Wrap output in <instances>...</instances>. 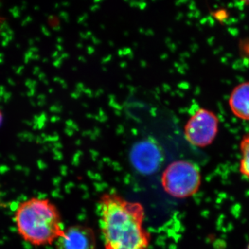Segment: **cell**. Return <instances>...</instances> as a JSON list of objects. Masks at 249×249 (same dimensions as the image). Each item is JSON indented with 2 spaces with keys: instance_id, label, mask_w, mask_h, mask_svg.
I'll return each instance as SVG.
<instances>
[{
  "instance_id": "3957f363",
  "label": "cell",
  "mask_w": 249,
  "mask_h": 249,
  "mask_svg": "<svg viewBox=\"0 0 249 249\" xmlns=\"http://www.w3.org/2000/svg\"><path fill=\"white\" fill-rule=\"evenodd\" d=\"M201 176L196 164L186 160L170 163L162 173L160 183L163 191L177 199L196 195L200 188Z\"/></svg>"
},
{
  "instance_id": "7a4b0ae2",
  "label": "cell",
  "mask_w": 249,
  "mask_h": 249,
  "mask_svg": "<svg viewBox=\"0 0 249 249\" xmlns=\"http://www.w3.org/2000/svg\"><path fill=\"white\" fill-rule=\"evenodd\" d=\"M14 219L18 234L34 247L55 244L65 229L58 207L46 198L32 197L21 202Z\"/></svg>"
},
{
  "instance_id": "8992f818",
  "label": "cell",
  "mask_w": 249,
  "mask_h": 249,
  "mask_svg": "<svg viewBox=\"0 0 249 249\" xmlns=\"http://www.w3.org/2000/svg\"><path fill=\"white\" fill-rule=\"evenodd\" d=\"M96 233L91 227L76 224L65 228L55 242V249H96Z\"/></svg>"
},
{
  "instance_id": "5b68a950",
  "label": "cell",
  "mask_w": 249,
  "mask_h": 249,
  "mask_svg": "<svg viewBox=\"0 0 249 249\" xmlns=\"http://www.w3.org/2000/svg\"><path fill=\"white\" fill-rule=\"evenodd\" d=\"M129 157L135 169L142 173L151 174L158 169L163 156L157 144L145 139L134 145Z\"/></svg>"
},
{
  "instance_id": "ba28073f",
  "label": "cell",
  "mask_w": 249,
  "mask_h": 249,
  "mask_svg": "<svg viewBox=\"0 0 249 249\" xmlns=\"http://www.w3.org/2000/svg\"><path fill=\"white\" fill-rule=\"evenodd\" d=\"M240 173L249 180V134L240 142Z\"/></svg>"
},
{
  "instance_id": "30bf717a",
  "label": "cell",
  "mask_w": 249,
  "mask_h": 249,
  "mask_svg": "<svg viewBox=\"0 0 249 249\" xmlns=\"http://www.w3.org/2000/svg\"><path fill=\"white\" fill-rule=\"evenodd\" d=\"M3 21H4V18L0 16V27H1V24H3Z\"/></svg>"
},
{
  "instance_id": "8fae6325",
  "label": "cell",
  "mask_w": 249,
  "mask_h": 249,
  "mask_svg": "<svg viewBox=\"0 0 249 249\" xmlns=\"http://www.w3.org/2000/svg\"><path fill=\"white\" fill-rule=\"evenodd\" d=\"M246 249H249V243L248 246H247V248H246Z\"/></svg>"
},
{
  "instance_id": "6da1fadb",
  "label": "cell",
  "mask_w": 249,
  "mask_h": 249,
  "mask_svg": "<svg viewBox=\"0 0 249 249\" xmlns=\"http://www.w3.org/2000/svg\"><path fill=\"white\" fill-rule=\"evenodd\" d=\"M98 208L104 249H149L152 236L144 226L142 204L106 193L100 197Z\"/></svg>"
},
{
  "instance_id": "277c9868",
  "label": "cell",
  "mask_w": 249,
  "mask_h": 249,
  "mask_svg": "<svg viewBox=\"0 0 249 249\" xmlns=\"http://www.w3.org/2000/svg\"><path fill=\"white\" fill-rule=\"evenodd\" d=\"M219 129V119L213 111L198 109L192 115L184 127V135L191 145L204 147L211 145Z\"/></svg>"
},
{
  "instance_id": "7c38bea8",
  "label": "cell",
  "mask_w": 249,
  "mask_h": 249,
  "mask_svg": "<svg viewBox=\"0 0 249 249\" xmlns=\"http://www.w3.org/2000/svg\"><path fill=\"white\" fill-rule=\"evenodd\" d=\"M247 3H248V4H249V1H248V2H247Z\"/></svg>"
},
{
  "instance_id": "9c48e42d",
  "label": "cell",
  "mask_w": 249,
  "mask_h": 249,
  "mask_svg": "<svg viewBox=\"0 0 249 249\" xmlns=\"http://www.w3.org/2000/svg\"><path fill=\"white\" fill-rule=\"evenodd\" d=\"M3 123H4V114L0 107V127L2 126Z\"/></svg>"
},
{
  "instance_id": "52a82bcc",
  "label": "cell",
  "mask_w": 249,
  "mask_h": 249,
  "mask_svg": "<svg viewBox=\"0 0 249 249\" xmlns=\"http://www.w3.org/2000/svg\"><path fill=\"white\" fill-rule=\"evenodd\" d=\"M232 114L242 120L249 121V82L234 88L229 101Z\"/></svg>"
}]
</instances>
